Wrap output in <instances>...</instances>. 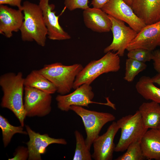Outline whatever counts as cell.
Wrapping results in <instances>:
<instances>
[{
  "mask_svg": "<svg viewBox=\"0 0 160 160\" xmlns=\"http://www.w3.org/2000/svg\"><path fill=\"white\" fill-rule=\"evenodd\" d=\"M143 123L148 129H157L160 122V105L154 101L143 103L138 110Z\"/></svg>",
  "mask_w": 160,
  "mask_h": 160,
  "instance_id": "19",
  "label": "cell"
},
{
  "mask_svg": "<svg viewBox=\"0 0 160 160\" xmlns=\"http://www.w3.org/2000/svg\"><path fill=\"white\" fill-rule=\"evenodd\" d=\"M24 20L22 10L0 5V33L10 38L12 32L20 30Z\"/></svg>",
  "mask_w": 160,
  "mask_h": 160,
  "instance_id": "15",
  "label": "cell"
},
{
  "mask_svg": "<svg viewBox=\"0 0 160 160\" xmlns=\"http://www.w3.org/2000/svg\"><path fill=\"white\" fill-rule=\"evenodd\" d=\"M147 67V65L145 63L128 58L126 61L124 79L129 82L132 81L136 76L145 70Z\"/></svg>",
  "mask_w": 160,
  "mask_h": 160,
  "instance_id": "24",
  "label": "cell"
},
{
  "mask_svg": "<svg viewBox=\"0 0 160 160\" xmlns=\"http://www.w3.org/2000/svg\"><path fill=\"white\" fill-rule=\"evenodd\" d=\"M0 127L1 129L4 147L10 143L13 136L16 133L28 135L27 131H24L23 127L15 126L11 124L4 117L0 115Z\"/></svg>",
  "mask_w": 160,
  "mask_h": 160,
  "instance_id": "22",
  "label": "cell"
},
{
  "mask_svg": "<svg viewBox=\"0 0 160 160\" xmlns=\"http://www.w3.org/2000/svg\"><path fill=\"white\" fill-rule=\"evenodd\" d=\"M130 6L145 23L151 24L160 21V0H131Z\"/></svg>",
  "mask_w": 160,
  "mask_h": 160,
  "instance_id": "16",
  "label": "cell"
},
{
  "mask_svg": "<svg viewBox=\"0 0 160 160\" xmlns=\"http://www.w3.org/2000/svg\"><path fill=\"white\" fill-rule=\"evenodd\" d=\"M83 68L79 63L66 65L57 62L45 65L39 71L54 84L58 93L65 95L73 88L76 78Z\"/></svg>",
  "mask_w": 160,
  "mask_h": 160,
  "instance_id": "3",
  "label": "cell"
},
{
  "mask_svg": "<svg viewBox=\"0 0 160 160\" xmlns=\"http://www.w3.org/2000/svg\"><path fill=\"white\" fill-rule=\"evenodd\" d=\"M22 0H0V5L8 4L11 6L16 7L18 9L22 10Z\"/></svg>",
  "mask_w": 160,
  "mask_h": 160,
  "instance_id": "30",
  "label": "cell"
},
{
  "mask_svg": "<svg viewBox=\"0 0 160 160\" xmlns=\"http://www.w3.org/2000/svg\"><path fill=\"white\" fill-rule=\"evenodd\" d=\"M159 46H160V43L159 44Z\"/></svg>",
  "mask_w": 160,
  "mask_h": 160,
  "instance_id": "35",
  "label": "cell"
},
{
  "mask_svg": "<svg viewBox=\"0 0 160 160\" xmlns=\"http://www.w3.org/2000/svg\"><path fill=\"white\" fill-rule=\"evenodd\" d=\"M160 43V21L146 25L137 33L126 50L143 48L153 50Z\"/></svg>",
  "mask_w": 160,
  "mask_h": 160,
  "instance_id": "14",
  "label": "cell"
},
{
  "mask_svg": "<svg viewBox=\"0 0 160 160\" xmlns=\"http://www.w3.org/2000/svg\"><path fill=\"white\" fill-rule=\"evenodd\" d=\"M88 0H64L65 7L70 11L76 9H85L89 7Z\"/></svg>",
  "mask_w": 160,
  "mask_h": 160,
  "instance_id": "27",
  "label": "cell"
},
{
  "mask_svg": "<svg viewBox=\"0 0 160 160\" xmlns=\"http://www.w3.org/2000/svg\"><path fill=\"white\" fill-rule=\"evenodd\" d=\"M135 88L145 99L160 104V88L154 85L151 78L146 76L141 77L136 84Z\"/></svg>",
  "mask_w": 160,
  "mask_h": 160,
  "instance_id": "21",
  "label": "cell"
},
{
  "mask_svg": "<svg viewBox=\"0 0 160 160\" xmlns=\"http://www.w3.org/2000/svg\"><path fill=\"white\" fill-rule=\"evenodd\" d=\"M142 151L148 160H160V131L157 129L148 130L140 141Z\"/></svg>",
  "mask_w": 160,
  "mask_h": 160,
  "instance_id": "18",
  "label": "cell"
},
{
  "mask_svg": "<svg viewBox=\"0 0 160 160\" xmlns=\"http://www.w3.org/2000/svg\"><path fill=\"white\" fill-rule=\"evenodd\" d=\"M124 1L128 5L130 6L131 4V0H124Z\"/></svg>",
  "mask_w": 160,
  "mask_h": 160,
  "instance_id": "33",
  "label": "cell"
},
{
  "mask_svg": "<svg viewBox=\"0 0 160 160\" xmlns=\"http://www.w3.org/2000/svg\"><path fill=\"white\" fill-rule=\"evenodd\" d=\"M49 0H39V5L43 15L44 20L48 31L47 36L53 40L69 39L71 36L63 30L59 22V16L54 11L55 5L49 4Z\"/></svg>",
  "mask_w": 160,
  "mask_h": 160,
  "instance_id": "13",
  "label": "cell"
},
{
  "mask_svg": "<svg viewBox=\"0 0 160 160\" xmlns=\"http://www.w3.org/2000/svg\"><path fill=\"white\" fill-rule=\"evenodd\" d=\"M22 6L24 20L20 30L22 40L34 41L39 45L44 47L48 31L40 7L38 4L28 1H25Z\"/></svg>",
  "mask_w": 160,
  "mask_h": 160,
  "instance_id": "2",
  "label": "cell"
},
{
  "mask_svg": "<svg viewBox=\"0 0 160 160\" xmlns=\"http://www.w3.org/2000/svg\"><path fill=\"white\" fill-rule=\"evenodd\" d=\"M76 147L73 160H91L92 157L88 148L83 136L78 130L75 131Z\"/></svg>",
  "mask_w": 160,
  "mask_h": 160,
  "instance_id": "23",
  "label": "cell"
},
{
  "mask_svg": "<svg viewBox=\"0 0 160 160\" xmlns=\"http://www.w3.org/2000/svg\"><path fill=\"white\" fill-rule=\"evenodd\" d=\"M24 90L26 116L43 117L49 113L52 109L51 94L31 87H25Z\"/></svg>",
  "mask_w": 160,
  "mask_h": 160,
  "instance_id": "7",
  "label": "cell"
},
{
  "mask_svg": "<svg viewBox=\"0 0 160 160\" xmlns=\"http://www.w3.org/2000/svg\"><path fill=\"white\" fill-rule=\"evenodd\" d=\"M120 129L116 122L113 121L106 132L98 135L94 140L92 145L93 152L92 158L95 160H111L115 150L114 139Z\"/></svg>",
  "mask_w": 160,
  "mask_h": 160,
  "instance_id": "11",
  "label": "cell"
},
{
  "mask_svg": "<svg viewBox=\"0 0 160 160\" xmlns=\"http://www.w3.org/2000/svg\"><path fill=\"white\" fill-rule=\"evenodd\" d=\"M153 83L160 86V73H158L155 76L151 78Z\"/></svg>",
  "mask_w": 160,
  "mask_h": 160,
  "instance_id": "32",
  "label": "cell"
},
{
  "mask_svg": "<svg viewBox=\"0 0 160 160\" xmlns=\"http://www.w3.org/2000/svg\"><path fill=\"white\" fill-rule=\"evenodd\" d=\"M126 152L118 157L116 160H143L146 159L143 154L140 142L137 141L130 144Z\"/></svg>",
  "mask_w": 160,
  "mask_h": 160,
  "instance_id": "25",
  "label": "cell"
},
{
  "mask_svg": "<svg viewBox=\"0 0 160 160\" xmlns=\"http://www.w3.org/2000/svg\"><path fill=\"white\" fill-rule=\"evenodd\" d=\"M24 79L20 72L17 74L6 73L0 77V86L3 92L1 105L11 111L23 127L26 116L23 100Z\"/></svg>",
  "mask_w": 160,
  "mask_h": 160,
  "instance_id": "1",
  "label": "cell"
},
{
  "mask_svg": "<svg viewBox=\"0 0 160 160\" xmlns=\"http://www.w3.org/2000/svg\"><path fill=\"white\" fill-rule=\"evenodd\" d=\"M127 56L128 58L145 63L152 60L153 52L152 51L147 49L137 48L128 51Z\"/></svg>",
  "mask_w": 160,
  "mask_h": 160,
  "instance_id": "26",
  "label": "cell"
},
{
  "mask_svg": "<svg viewBox=\"0 0 160 160\" xmlns=\"http://www.w3.org/2000/svg\"><path fill=\"white\" fill-rule=\"evenodd\" d=\"M157 129L160 131V122L159 125Z\"/></svg>",
  "mask_w": 160,
  "mask_h": 160,
  "instance_id": "34",
  "label": "cell"
},
{
  "mask_svg": "<svg viewBox=\"0 0 160 160\" xmlns=\"http://www.w3.org/2000/svg\"><path fill=\"white\" fill-rule=\"evenodd\" d=\"M83 16L85 26L93 31L107 32L111 30L112 22L101 9L89 7L84 10Z\"/></svg>",
  "mask_w": 160,
  "mask_h": 160,
  "instance_id": "17",
  "label": "cell"
},
{
  "mask_svg": "<svg viewBox=\"0 0 160 160\" xmlns=\"http://www.w3.org/2000/svg\"><path fill=\"white\" fill-rule=\"evenodd\" d=\"M108 15L112 23L111 30L113 39L111 44L104 49V52H116L120 57L123 56L127 46L135 37L137 33L126 26L124 22Z\"/></svg>",
  "mask_w": 160,
  "mask_h": 160,
  "instance_id": "9",
  "label": "cell"
},
{
  "mask_svg": "<svg viewBox=\"0 0 160 160\" xmlns=\"http://www.w3.org/2000/svg\"><path fill=\"white\" fill-rule=\"evenodd\" d=\"M25 87L35 88L52 94L57 92L54 84L41 73L39 70H34L24 79Z\"/></svg>",
  "mask_w": 160,
  "mask_h": 160,
  "instance_id": "20",
  "label": "cell"
},
{
  "mask_svg": "<svg viewBox=\"0 0 160 160\" xmlns=\"http://www.w3.org/2000/svg\"><path fill=\"white\" fill-rule=\"evenodd\" d=\"M116 122L121 129V134L115 146L114 151L116 152H123L131 143L140 142L148 129L145 125L138 110L133 114L123 116Z\"/></svg>",
  "mask_w": 160,
  "mask_h": 160,
  "instance_id": "5",
  "label": "cell"
},
{
  "mask_svg": "<svg viewBox=\"0 0 160 160\" xmlns=\"http://www.w3.org/2000/svg\"><path fill=\"white\" fill-rule=\"evenodd\" d=\"M152 60L153 61V65L155 70L160 73V50L157 49L153 52Z\"/></svg>",
  "mask_w": 160,
  "mask_h": 160,
  "instance_id": "29",
  "label": "cell"
},
{
  "mask_svg": "<svg viewBox=\"0 0 160 160\" xmlns=\"http://www.w3.org/2000/svg\"><path fill=\"white\" fill-rule=\"evenodd\" d=\"M29 153L28 148L23 146L18 147L13 155V157L9 160H26L28 159Z\"/></svg>",
  "mask_w": 160,
  "mask_h": 160,
  "instance_id": "28",
  "label": "cell"
},
{
  "mask_svg": "<svg viewBox=\"0 0 160 160\" xmlns=\"http://www.w3.org/2000/svg\"><path fill=\"white\" fill-rule=\"evenodd\" d=\"M110 0H92L91 4L93 7L101 9Z\"/></svg>",
  "mask_w": 160,
  "mask_h": 160,
  "instance_id": "31",
  "label": "cell"
},
{
  "mask_svg": "<svg viewBox=\"0 0 160 160\" xmlns=\"http://www.w3.org/2000/svg\"><path fill=\"white\" fill-rule=\"evenodd\" d=\"M25 127L29 138L26 143L29 153L28 160H41V155L46 152L47 148L51 144H67L65 139L52 138L46 134H41L33 131L28 125H26Z\"/></svg>",
  "mask_w": 160,
  "mask_h": 160,
  "instance_id": "12",
  "label": "cell"
},
{
  "mask_svg": "<svg viewBox=\"0 0 160 160\" xmlns=\"http://www.w3.org/2000/svg\"><path fill=\"white\" fill-rule=\"evenodd\" d=\"M94 97L92 87L90 85L84 84L69 94L58 95L55 99L58 108L66 112L70 110V107L72 105L88 107L89 104L94 103L107 105L114 108L113 104L111 102L104 103L92 101Z\"/></svg>",
  "mask_w": 160,
  "mask_h": 160,
  "instance_id": "8",
  "label": "cell"
},
{
  "mask_svg": "<svg viewBox=\"0 0 160 160\" xmlns=\"http://www.w3.org/2000/svg\"><path fill=\"white\" fill-rule=\"evenodd\" d=\"M70 109L81 118L86 134L85 143L90 150L93 141L99 135L104 126L116 119L111 113L91 111L81 106L72 105Z\"/></svg>",
  "mask_w": 160,
  "mask_h": 160,
  "instance_id": "6",
  "label": "cell"
},
{
  "mask_svg": "<svg viewBox=\"0 0 160 160\" xmlns=\"http://www.w3.org/2000/svg\"><path fill=\"white\" fill-rule=\"evenodd\" d=\"M101 9L108 15L126 23L137 33L146 25L124 0H110Z\"/></svg>",
  "mask_w": 160,
  "mask_h": 160,
  "instance_id": "10",
  "label": "cell"
},
{
  "mask_svg": "<svg viewBox=\"0 0 160 160\" xmlns=\"http://www.w3.org/2000/svg\"><path fill=\"white\" fill-rule=\"evenodd\" d=\"M119 57L116 53L109 51L100 59L91 61L77 76L73 89H75L84 84L90 85L103 74L118 71L120 68Z\"/></svg>",
  "mask_w": 160,
  "mask_h": 160,
  "instance_id": "4",
  "label": "cell"
}]
</instances>
